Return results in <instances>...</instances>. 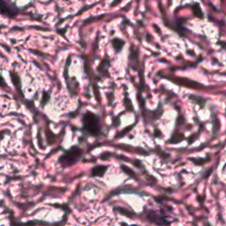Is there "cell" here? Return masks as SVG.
Returning a JSON list of instances; mask_svg holds the SVG:
<instances>
[{"instance_id": "cell-1", "label": "cell", "mask_w": 226, "mask_h": 226, "mask_svg": "<svg viewBox=\"0 0 226 226\" xmlns=\"http://www.w3.org/2000/svg\"><path fill=\"white\" fill-rule=\"evenodd\" d=\"M82 132L88 135L97 137L102 133L99 117L92 111H87L82 117Z\"/></svg>"}, {"instance_id": "cell-2", "label": "cell", "mask_w": 226, "mask_h": 226, "mask_svg": "<svg viewBox=\"0 0 226 226\" xmlns=\"http://www.w3.org/2000/svg\"><path fill=\"white\" fill-rule=\"evenodd\" d=\"M82 157V150L78 146H74L60 156L59 162L63 167H69L79 162Z\"/></svg>"}, {"instance_id": "cell-3", "label": "cell", "mask_w": 226, "mask_h": 226, "mask_svg": "<svg viewBox=\"0 0 226 226\" xmlns=\"http://www.w3.org/2000/svg\"><path fill=\"white\" fill-rule=\"evenodd\" d=\"M167 79L175 82L179 86H183V87H186V88H190V89H203L204 88V86H202V84L194 81V80H192L186 79V78H175V79L167 78Z\"/></svg>"}, {"instance_id": "cell-4", "label": "cell", "mask_w": 226, "mask_h": 226, "mask_svg": "<svg viewBox=\"0 0 226 226\" xmlns=\"http://www.w3.org/2000/svg\"><path fill=\"white\" fill-rule=\"evenodd\" d=\"M108 170L107 165H96L91 170V177H103Z\"/></svg>"}, {"instance_id": "cell-5", "label": "cell", "mask_w": 226, "mask_h": 226, "mask_svg": "<svg viewBox=\"0 0 226 226\" xmlns=\"http://www.w3.org/2000/svg\"><path fill=\"white\" fill-rule=\"evenodd\" d=\"M120 193H140L137 190H133L132 187H119L118 189L114 190L110 195L108 196V199H110V197L114 196L116 194H120Z\"/></svg>"}, {"instance_id": "cell-6", "label": "cell", "mask_w": 226, "mask_h": 226, "mask_svg": "<svg viewBox=\"0 0 226 226\" xmlns=\"http://www.w3.org/2000/svg\"><path fill=\"white\" fill-rule=\"evenodd\" d=\"M146 218L149 222H151L153 223H157V224H162V222L160 220H163V218L160 217V216H158L157 214L156 213V211L154 210H148L147 213V216Z\"/></svg>"}, {"instance_id": "cell-7", "label": "cell", "mask_w": 226, "mask_h": 226, "mask_svg": "<svg viewBox=\"0 0 226 226\" xmlns=\"http://www.w3.org/2000/svg\"><path fill=\"white\" fill-rule=\"evenodd\" d=\"M110 60L109 59V58L106 56L103 60L101 62V64H99L98 68V72L100 74H106L108 75V69L110 68Z\"/></svg>"}, {"instance_id": "cell-8", "label": "cell", "mask_w": 226, "mask_h": 226, "mask_svg": "<svg viewBox=\"0 0 226 226\" xmlns=\"http://www.w3.org/2000/svg\"><path fill=\"white\" fill-rule=\"evenodd\" d=\"M189 98L191 99L193 103L198 104L202 109L205 107L207 102H208V99L202 97V96H198V95H189Z\"/></svg>"}, {"instance_id": "cell-9", "label": "cell", "mask_w": 226, "mask_h": 226, "mask_svg": "<svg viewBox=\"0 0 226 226\" xmlns=\"http://www.w3.org/2000/svg\"><path fill=\"white\" fill-rule=\"evenodd\" d=\"M126 44V42L122 39H119V38H114L112 40V46L114 49H115V51L118 53V52H120L122 49H123V47L125 46Z\"/></svg>"}, {"instance_id": "cell-10", "label": "cell", "mask_w": 226, "mask_h": 226, "mask_svg": "<svg viewBox=\"0 0 226 226\" xmlns=\"http://www.w3.org/2000/svg\"><path fill=\"white\" fill-rule=\"evenodd\" d=\"M121 170L123 171V172L125 174H126L128 177H132L133 179H137V176H136V173L133 172V170L131 169V168H129L128 166L126 165H125V164H121Z\"/></svg>"}, {"instance_id": "cell-11", "label": "cell", "mask_w": 226, "mask_h": 226, "mask_svg": "<svg viewBox=\"0 0 226 226\" xmlns=\"http://www.w3.org/2000/svg\"><path fill=\"white\" fill-rule=\"evenodd\" d=\"M183 140H185V137L182 133H174L172 137L168 141V143L170 144H177L178 142H181Z\"/></svg>"}, {"instance_id": "cell-12", "label": "cell", "mask_w": 226, "mask_h": 226, "mask_svg": "<svg viewBox=\"0 0 226 226\" xmlns=\"http://www.w3.org/2000/svg\"><path fill=\"white\" fill-rule=\"evenodd\" d=\"M138 56H139V50H137L136 49H133V45H132V48H130V60L133 63V62L137 63V62H139Z\"/></svg>"}, {"instance_id": "cell-13", "label": "cell", "mask_w": 226, "mask_h": 226, "mask_svg": "<svg viewBox=\"0 0 226 226\" xmlns=\"http://www.w3.org/2000/svg\"><path fill=\"white\" fill-rule=\"evenodd\" d=\"M193 14L194 16H196L197 18L199 19H203V13H202V9L200 7V5L199 4H195V5L193 6Z\"/></svg>"}, {"instance_id": "cell-14", "label": "cell", "mask_w": 226, "mask_h": 226, "mask_svg": "<svg viewBox=\"0 0 226 226\" xmlns=\"http://www.w3.org/2000/svg\"><path fill=\"white\" fill-rule=\"evenodd\" d=\"M124 104H125V107H126V109L128 111H133L134 110L133 103L131 102V100L128 98L127 93H126V96H125V99H124Z\"/></svg>"}, {"instance_id": "cell-15", "label": "cell", "mask_w": 226, "mask_h": 226, "mask_svg": "<svg viewBox=\"0 0 226 226\" xmlns=\"http://www.w3.org/2000/svg\"><path fill=\"white\" fill-rule=\"evenodd\" d=\"M114 210H115V211H117L118 213H119V214H121V215H123V216H128V217H132V216L134 215V214L132 213V212L128 211V210L125 209V208H120V207L114 208Z\"/></svg>"}, {"instance_id": "cell-16", "label": "cell", "mask_w": 226, "mask_h": 226, "mask_svg": "<svg viewBox=\"0 0 226 226\" xmlns=\"http://www.w3.org/2000/svg\"><path fill=\"white\" fill-rule=\"evenodd\" d=\"M190 161H192L195 165H203L209 161V158H190Z\"/></svg>"}, {"instance_id": "cell-17", "label": "cell", "mask_w": 226, "mask_h": 226, "mask_svg": "<svg viewBox=\"0 0 226 226\" xmlns=\"http://www.w3.org/2000/svg\"><path fill=\"white\" fill-rule=\"evenodd\" d=\"M133 126H134V125H133ZM133 126H128L127 128H126L125 130H123V131H122L121 133H119L120 135H118V136H116V137L119 138V137H122V136H124V135H126V133H127L128 132H129V131H131V130L133 129Z\"/></svg>"}, {"instance_id": "cell-18", "label": "cell", "mask_w": 226, "mask_h": 226, "mask_svg": "<svg viewBox=\"0 0 226 226\" xmlns=\"http://www.w3.org/2000/svg\"><path fill=\"white\" fill-rule=\"evenodd\" d=\"M94 91H95V98L97 101H100V94H99V89L97 88V86L95 87L94 89Z\"/></svg>"}, {"instance_id": "cell-19", "label": "cell", "mask_w": 226, "mask_h": 226, "mask_svg": "<svg viewBox=\"0 0 226 226\" xmlns=\"http://www.w3.org/2000/svg\"><path fill=\"white\" fill-rule=\"evenodd\" d=\"M154 134H155V136H156V137H161V131H160V130H158V129H156V130H155V133H154Z\"/></svg>"}, {"instance_id": "cell-20", "label": "cell", "mask_w": 226, "mask_h": 226, "mask_svg": "<svg viewBox=\"0 0 226 226\" xmlns=\"http://www.w3.org/2000/svg\"><path fill=\"white\" fill-rule=\"evenodd\" d=\"M0 86L1 87H5V81L4 78L2 77V76H0Z\"/></svg>"}, {"instance_id": "cell-21", "label": "cell", "mask_w": 226, "mask_h": 226, "mask_svg": "<svg viewBox=\"0 0 226 226\" xmlns=\"http://www.w3.org/2000/svg\"><path fill=\"white\" fill-rule=\"evenodd\" d=\"M219 44L221 45L222 47L223 48V49H226V43L225 42H219Z\"/></svg>"}]
</instances>
